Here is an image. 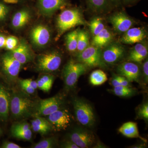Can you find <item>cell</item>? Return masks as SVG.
<instances>
[{
    "label": "cell",
    "instance_id": "obj_1",
    "mask_svg": "<svg viewBox=\"0 0 148 148\" xmlns=\"http://www.w3.org/2000/svg\"><path fill=\"white\" fill-rule=\"evenodd\" d=\"M36 103L26 92L12 91L11 94L10 113L14 119L18 120L33 116Z\"/></svg>",
    "mask_w": 148,
    "mask_h": 148
},
{
    "label": "cell",
    "instance_id": "obj_2",
    "mask_svg": "<svg viewBox=\"0 0 148 148\" xmlns=\"http://www.w3.org/2000/svg\"><path fill=\"white\" fill-rule=\"evenodd\" d=\"M86 24L81 12L78 9L65 10L59 14L56 20L58 32L56 40H58L63 34L70 29Z\"/></svg>",
    "mask_w": 148,
    "mask_h": 148
},
{
    "label": "cell",
    "instance_id": "obj_3",
    "mask_svg": "<svg viewBox=\"0 0 148 148\" xmlns=\"http://www.w3.org/2000/svg\"><path fill=\"white\" fill-rule=\"evenodd\" d=\"M87 68L82 63L73 60L67 63L63 72L65 87L67 90H71L75 87L79 77L87 71Z\"/></svg>",
    "mask_w": 148,
    "mask_h": 148
},
{
    "label": "cell",
    "instance_id": "obj_4",
    "mask_svg": "<svg viewBox=\"0 0 148 148\" xmlns=\"http://www.w3.org/2000/svg\"><path fill=\"white\" fill-rule=\"evenodd\" d=\"M75 114L78 121L84 126L91 127L95 122L92 107L87 102L78 98L73 100Z\"/></svg>",
    "mask_w": 148,
    "mask_h": 148
},
{
    "label": "cell",
    "instance_id": "obj_5",
    "mask_svg": "<svg viewBox=\"0 0 148 148\" xmlns=\"http://www.w3.org/2000/svg\"><path fill=\"white\" fill-rule=\"evenodd\" d=\"M62 62V56L59 52L51 51L44 53L38 57L37 71L44 73H51L57 71Z\"/></svg>",
    "mask_w": 148,
    "mask_h": 148
},
{
    "label": "cell",
    "instance_id": "obj_6",
    "mask_svg": "<svg viewBox=\"0 0 148 148\" xmlns=\"http://www.w3.org/2000/svg\"><path fill=\"white\" fill-rule=\"evenodd\" d=\"M2 69L8 82L13 84L17 80L22 64L16 60L10 52L3 55L1 59Z\"/></svg>",
    "mask_w": 148,
    "mask_h": 148
},
{
    "label": "cell",
    "instance_id": "obj_7",
    "mask_svg": "<svg viewBox=\"0 0 148 148\" xmlns=\"http://www.w3.org/2000/svg\"><path fill=\"white\" fill-rule=\"evenodd\" d=\"M102 51L100 48L92 45L88 46L77 55L78 61L87 67H95L104 66L102 58Z\"/></svg>",
    "mask_w": 148,
    "mask_h": 148
},
{
    "label": "cell",
    "instance_id": "obj_8",
    "mask_svg": "<svg viewBox=\"0 0 148 148\" xmlns=\"http://www.w3.org/2000/svg\"><path fill=\"white\" fill-rule=\"evenodd\" d=\"M63 103V98L58 95L40 100L36 103L33 116H35L42 117L47 116L61 108Z\"/></svg>",
    "mask_w": 148,
    "mask_h": 148
},
{
    "label": "cell",
    "instance_id": "obj_9",
    "mask_svg": "<svg viewBox=\"0 0 148 148\" xmlns=\"http://www.w3.org/2000/svg\"><path fill=\"white\" fill-rule=\"evenodd\" d=\"M46 118L53 127V130H65L70 126L72 122V116L68 110H57Z\"/></svg>",
    "mask_w": 148,
    "mask_h": 148
},
{
    "label": "cell",
    "instance_id": "obj_10",
    "mask_svg": "<svg viewBox=\"0 0 148 148\" xmlns=\"http://www.w3.org/2000/svg\"><path fill=\"white\" fill-rule=\"evenodd\" d=\"M69 137L79 148L89 147L95 141V136L92 132L80 127L73 130L69 134Z\"/></svg>",
    "mask_w": 148,
    "mask_h": 148
},
{
    "label": "cell",
    "instance_id": "obj_11",
    "mask_svg": "<svg viewBox=\"0 0 148 148\" xmlns=\"http://www.w3.org/2000/svg\"><path fill=\"white\" fill-rule=\"evenodd\" d=\"M124 48L117 43H113L107 45L102 51V58L105 63L114 64L119 61L125 54Z\"/></svg>",
    "mask_w": 148,
    "mask_h": 148
},
{
    "label": "cell",
    "instance_id": "obj_12",
    "mask_svg": "<svg viewBox=\"0 0 148 148\" xmlns=\"http://www.w3.org/2000/svg\"><path fill=\"white\" fill-rule=\"evenodd\" d=\"M30 38L34 45L38 47H43L50 41V32L45 25L39 24L32 29Z\"/></svg>",
    "mask_w": 148,
    "mask_h": 148
},
{
    "label": "cell",
    "instance_id": "obj_13",
    "mask_svg": "<svg viewBox=\"0 0 148 148\" xmlns=\"http://www.w3.org/2000/svg\"><path fill=\"white\" fill-rule=\"evenodd\" d=\"M109 21L115 31L118 33L126 32L134 25L133 19L123 12H116L110 16Z\"/></svg>",
    "mask_w": 148,
    "mask_h": 148
},
{
    "label": "cell",
    "instance_id": "obj_14",
    "mask_svg": "<svg viewBox=\"0 0 148 148\" xmlns=\"http://www.w3.org/2000/svg\"><path fill=\"white\" fill-rule=\"evenodd\" d=\"M67 5L66 0H38L40 12L46 16H51L56 11Z\"/></svg>",
    "mask_w": 148,
    "mask_h": 148
},
{
    "label": "cell",
    "instance_id": "obj_15",
    "mask_svg": "<svg viewBox=\"0 0 148 148\" xmlns=\"http://www.w3.org/2000/svg\"><path fill=\"white\" fill-rule=\"evenodd\" d=\"M11 91L5 85L0 83V121H7L10 115Z\"/></svg>",
    "mask_w": 148,
    "mask_h": 148
},
{
    "label": "cell",
    "instance_id": "obj_16",
    "mask_svg": "<svg viewBox=\"0 0 148 148\" xmlns=\"http://www.w3.org/2000/svg\"><path fill=\"white\" fill-rule=\"evenodd\" d=\"M121 76L125 77L130 82H138L140 76L139 66L132 62H125L120 64L117 69Z\"/></svg>",
    "mask_w": 148,
    "mask_h": 148
},
{
    "label": "cell",
    "instance_id": "obj_17",
    "mask_svg": "<svg viewBox=\"0 0 148 148\" xmlns=\"http://www.w3.org/2000/svg\"><path fill=\"white\" fill-rule=\"evenodd\" d=\"M146 36L147 33L143 28H131L124 32L120 41L125 44H133L143 41Z\"/></svg>",
    "mask_w": 148,
    "mask_h": 148
},
{
    "label": "cell",
    "instance_id": "obj_18",
    "mask_svg": "<svg viewBox=\"0 0 148 148\" xmlns=\"http://www.w3.org/2000/svg\"><path fill=\"white\" fill-rule=\"evenodd\" d=\"M10 52L13 57L22 65L29 63L33 58V54L29 46L24 42L20 43L13 50L11 51Z\"/></svg>",
    "mask_w": 148,
    "mask_h": 148
},
{
    "label": "cell",
    "instance_id": "obj_19",
    "mask_svg": "<svg viewBox=\"0 0 148 148\" xmlns=\"http://www.w3.org/2000/svg\"><path fill=\"white\" fill-rule=\"evenodd\" d=\"M34 118L31 121V128L33 131L40 135H45L53 130L50 123L45 117L34 116Z\"/></svg>",
    "mask_w": 148,
    "mask_h": 148
},
{
    "label": "cell",
    "instance_id": "obj_20",
    "mask_svg": "<svg viewBox=\"0 0 148 148\" xmlns=\"http://www.w3.org/2000/svg\"><path fill=\"white\" fill-rule=\"evenodd\" d=\"M148 49L146 42L138 43L130 52L128 60L136 63H140L145 60L147 56Z\"/></svg>",
    "mask_w": 148,
    "mask_h": 148
},
{
    "label": "cell",
    "instance_id": "obj_21",
    "mask_svg": "<svg viewBox=\"0 0 148 148\" xmlns=\"http://www.w3.org/2000/svg\"><path fill=\"white\" fill-rule=\"evenodd\" d=\"M113 38L112 33L105 28L98 34L93 36L91 45L101 48L110 44Z\"/></svg>",
    "mask_w": 148,
    "mask_h": 148
},
{
    "label": "cell",
    "instance_id": "obj_22",
    "mask_svg": "<svg viewBox=\"0 0 148 148\" xmlns=\"http://www.w3.org/2000/svg\"><path fill=\"white\" fill-rule=\"evenodd\" d=\"M31 18V13L29 10H21L17 12L14 15L12 20V25L14 29H21L29 23Z\"/></svg>",
    "mask_w": 148,
    "mask_h": 148
},
{
    "label": "cell",
    "instance_id": "obj_23",
    "mask_svg": "<svg viewBox=\"0 0 148 148\" xmlns=\"http://www.w3.org/2000/svg\"><path fill=\"white\" fill-rule=\"evenodd\" d=\"M119 131L125 137L129 138H139L146 142L145 139L140 136L138 131V125L134 122L125 123L120 127Z\"/></svg>",
    "mask_w": 148,
    "mask_h": 148
},
{
    "label": "cell",
    "instance_id": "obj_24",
    "mask_svg": "<svg viewBox=\"0 0 148 148\" xmlns=\"http://www.w3.org/2000/svg\"><path fill=\"white\" fill-rule=\"evenodd\" d=\"M90 9L97 13H102L108 9L110 6L109 0H86Z\"/></svg>",
    "mask_w": 148,
    "mask_h": 148
},
{
    "label": "cell",
    "instance_id": "obj_25",
    "mask_svg": "<svg viewBox=\"0 0 148 148\" xmlns=\"http://www.w3.org/2000/svg\"><path fill=\"white\" fill-rule=\"evenodd\" d=\"M53 81L54 77L53 75L49 74L43 75L37 81L38 88L45 92H48L52 87Z\"/></svg>",
    "mask_w": 148,
    "mask_h": 148
},
{
    "label": "cell",
    "instance_id": "obj_26",
    "mask_svg": "<svg viewBox=\"0 0 148 148\" xmlns=\"http://www.w3.org/2000/svg\"><path fill=\"white\" fill-rule=\"evenodd\" d=\"M78 32V29H76L70 32L66 36V47L70 52H75L77 51Z\"/></svg>",
    "mask_w": 148,
    "mask_h": 148
},
{
    "label": "cell",
    "instance_id": "obj_27",
    "mask_svg": "<svg viewBox=\"0 0 148 148\" xmlns=\"http://www.w3.org/2000/svg\"><path fill=\"white\" fill-rule=\"evenodd\" d=\"M89 45V36L85 30H79L77 51L81 52Z\"/></svg>",
    "mask_w": 148,
    "mask_h": 148
},
{
    "label": "cell",
    "instance_id": "obj_28",
    "mask_svg": "<svg viewBox=\"0 0 148 148\" xmlns=\"http://www.w3.org/2000/svg\"><path fill=\"white\" fill-rule=\"evenodd\" d=\"M90 82L93 86H99L103 84L108 80V77L105 72L101 70L94 71L90 74Z\"/></svg>",
    "mask_w": 148,
    "mask_h": 148
},
{
    "label": "cell",
    "instance_id": "obj_29",
    "mask_svg": "<svg viewBox=\"0 0 148 148\" xmlns=\"http://www.w3.org/2000/svg\"><path fill=\"white\" fill-rule=\"evenodd\" d=\"M89 26L90 32L93 36L98 34L105 28L103 19L101 17L93 18L89 23Z\"/></svg>",
    "mask_w": 148,
    "mask_h": 148
},
{
    "label": "cell",
    "instance_id": "obj_30",
    "mask_svg": "<svg viewBox=\"0 0 148 148\" xmlns=\"http://www.w3.org/2000/svg\"><path fill=\"white\" fill-rule=\"evenodd\" d=\"M57 144V139L55 137L48 138L41 140L32 146L33 148H52L56 146Z\"/></svg>",
    "mask_w": 148,
    "mask_h": 148
},
{
    "label": "cell",
    "instance_id": "obj_31",
    "mask_svg": "<svg viewBox=\"0 0 148 148\" xmlns=\"http://www.w3.org/2000/svg\"><path fill=\"white\" fill-rule=\"evenodd\" d=\"M116 95L120 97H126L131 96L135 93V90L129 86H119L114 87L113 90Z\"/></svg>",
    "mask_w": 148,
    "mask_h": 148
},
{
    "label": "cell",
    "instance_id": "obj_32",
    "mask_svg": "<svg viewBox=\"0 0 148 148\" xmlns=\"http://www.w3.org/2000/svg\"><path fill=\"white\" fill-rule=\"evenodd\" d=\"M11 133L14 138L19 140L29 141L32 138V129L25 131H11Z\"/></svg>",
    "mask_w": 148,
    "mask_h": 148
},
{
    "label": "cell",
    "instance_id": "obj_33",
    "mask_svg": "<svg viewBox=\"0 0 148 148\" xmlns=\"http://www.w3.org/2000/svg\"><path fill=\"white\" fill-rule=\"evenodd\" d=\"M31 126L26 121L18 122L12 125L10 131H25L31 129Z\"/></svg>",
    "mask_w": 148,
    "mask_h": 148
},
{
    "label": "cell",
    "instance_id": "obj_34",
    "mask_svg": "<svg viewBox=\"0 0 148 148\" xmlns=\"http://www.w3.org/2000/svg\"><path fill=\"white\" fill-rule=\"evenodd\" d=\"M18 40L16 37L10 36L6 38L5 47L8 50L12 51L18 45Z\"/></svg>",
    "mask_w": 148,
    "mask_h": 148
},
{
    "label": "cell",
    "instance_id": "obj_35",
    "mask_svg": "<svg viewBox=\"0 0 148 148\" xmlns=\"http://www.w3.org/2000/svg\"><path fill=\"white\" fill-rule=\"evenodd\" d=\"M138 114L139 116L141 118L148 120V104L146 103L141 106L139 110Z\"/></svg>",
    "mask_w": 148,
    "mask_h": 148
},
{
    "label": "cell",
    "instance_id": "obj_36",
    "mask_svg": "<svg viewBox=\"0 0 148 148\" xmlns=\"http://www.w3.org/2000/svg\"><path fill=\"white\" fill-rule=\"evenodd\" d=\"M18 82H19V84L20 85V87L21 89L24 90V92L29 95L34 94L35 93L36 90L32 88L29 84L26 83L23 79L19 80Z\"/></svg>",
    "mask_w": 148,
    "mask_h": 148
},
{
    "label": "cell",
    "instance_id": "obj_37",
    "mask_svg": "<svg viewBox=\"0 0 148 148\" xmlns=\"http://www.w3.org/2000/svg\"><path fill=\"white\" fill-rule=\"evenodd\" d=\"M9 9L4 4L0 2V21L4 20L8 15Z\"/></svg>",
    "mask_w": 148,
    "mask_h": 148
},
{
    "label": "cell",
    "instance_id": "obj_38",
    "mask_svg": "<svg viewBox=\"0 0 148 148\" xmlns=\"http://www.w3.org/2000/svg\"><path fill=\"white\" fill-rule=\"evenodd\" d=\"M61 147L64 148H79L76 145L70 140L63 142L61 143Z\"/></svg>",
    "mask_w": 148,
    "mask_h": 148
},
{
    "label": "cell",
    "instance_id": "obj_39",
    "mask_svg": "<svg viewBox=\"0 0 148 148\" xmlns=\"http://www.w3.org/2000/svg\"><path fill=\"white\" fill-rule=\"evenodd\" d=\"M1 148H20V146L16 145L15 143L9 141H5L2 144Z\"/></svg>",
    "mask_w": 148,
    "mask_h": 148
},
{
    "label": "cell",
    "instance_id": "obj_40",
    "mask_svg": "<svg viewBox=\"0 0 148 148\" xmlns=\"http://www.w3.org/2000/svg\"><path fill=\"white\" fill-rule=\"evenodd\" d=\"M24 82H25L26 83L29 85L32 88L34 89L35 90H36L38 88V84H37V81L31 79H23Z\"/></svg>",
    "mask_w": 148,
    "mask_h": 148
},
{
    "label": "cell",
    "instance_id": "obj_41",
    "mask_svg": "<svg viewBox=\"0 0 148 148\" xmlns=\"http://www.w3.org/2000/svg\"><path fill=\"white\" fill-rule=\"evenodd\" d=\"M118 77L120 86H129L130 82L126 78L122 76H118Z\"/></svg>",
    "mask_w": 148,
    "mask_h": 148
},
{
    "label": "cell",
    "instance_id": "obj_42",
    "mask_svg": "<svg viewBox=\"0 0 148 148\" xmlns=\"http://www.w3.org/2000/svg\"><path fill=\"white\" fill-rule=\"evenodd\" d=\"M144 75L146 81L147 82L148 79V59L146 60L143 66Z\"/></svg>",
    "mask_w": 148,
    "mask_h": 148
},
{
    "label": "cell",
    "instance_id": "obj_43",
    "mask_svg": "<svg viewBox=\"0 0 148 148\" xmlns=\"http://www.w3.org/2000/svg\"><path fill=\"white\" fill-rule=\"evenodd\" d=\"M112 85L114 87L120 86V84L119 79L118 76H116L114 78L112 82Z\"/></svg>",
    "mask_w": 148,
    "mask_h": 148
},
{
    "label": "cell",
    "instance_id": "obj_44",
    "mask_svg": "<svg viewBox=\"0 0 148 148\" xmlns=\"http://www.w3.org/2000/svg\"><path fill=\"white\" fill-rule=\"evenodd\" d=\"M6 38L3 35L0 34V48L5 47Z\"/></svg>",
    "mask_w": 148,
    "mask_h": 148
},
{
    "label": "cell",
    "instance_id": "obj_45",
    "mask_svg": "<svg viewBox=\"0 0 148 148\" xmlns=\"http://www.w3.org/2000/svg\"><path fill=\"white\" fill-rule=\"evenodd\" d=\"M23 1L24 0H3L5 2L12 4L17 3Z\"/></svg>",
    "mask_w": 148,
    "mask_h": 148
},
{
    "label": "cell",
    "instance_id": "obj_46",
    "mask_svg": "<svg viewBox=\"0 0 148 148\" xmlns=\"http://www.w3.org/2000/svg\"><path fill=\"white\" fill-rule=\"evenodd\" d=\"M137 1L138 0H123L125 3L126 4L131 3Z\"/></svg>",
    "mask_w": 148,
    "mask_h": 148
},
{
    "label": "cell",
    "instance_id": "obj_47",
    "mask_svg": "<svg viewBox=\"0 0 148 148\" xmlns=\"http://www.w3.org/2000/svg\"><path fill=\"white\" fill-rule=\"evenodd\" d=\"M120 0H109L110 2L114 3H117L119 2Z\"/></svg>",
    "mask_w": 148,
    "mask_h": 148
},
{
    "label": "cell",
    "instance_id": "obj_48",
    "mask_svg": "<svg viewBox=\"0 0 148 148\" xmlns=\"http://www.w3.org/2000/svg\"><path fill=\"white\" fill-rule=\"evenodd\" d=\"M2 132L1 129V127H0V136L2 135Z\"/></svg>",
    "mask_w": 148,
    "mask_h": 148
}]
</instances>
